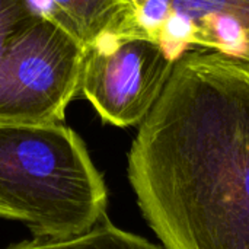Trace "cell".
<instances>
[{
    "instance_id": "cell-1",
    "label": "cell",
    "mask_w": 249,
    "mask_h": 249,
    "mask_svg": "<svg viewBox=\"0 0 249 249\" xmlns=\"http://www.w3.org/2000/svg\"><path fill=\"white\" fill-rule=\"evenodd\" d=\"M128 179L165 249H249V63L184 54L140 124Z\"/></svg>"
},
{
    "instance_id": "cell-2",
    "label": "cell",
    "mask_w": 249,
    "mask_h": 249,
    "mask_svg": "<svg viewBox=\"0 0 249 249\" xmlns=\"http://www.w3.org/2000/svg\"><path fill=\"white\" fill-rule=\"evenodd\" d=\"M108 193L83 140L63 123H0V219L36 239L83 235L107 220Z\"/></svg>"
},
{
    "instance_id": "cell-3",
    "label": "cell",
    "mask_w": 249,
    "mask_h": 249,
    "mask_svg": "<svg viewBox=\"0 0 249 249\" xmlns=\"http://www.w3.org/2000/svg\"><path fill=\"white\" fill-rule=\"evenodd\" d=\"M85 54L51 15L34 18L0 55V123H61L80 95Z\"/></svg>"
},
{
    "instance_id": "cell-4",
    "label": "cell",
    "mask_w": 249,
    "mask_h": 249,
    "mask_svg": "<svg viewBox=\"0 0 249 249\" xmlns=\"http://www.w3.org/2000/svg\"><path fill=\"white\" fill-rule=\"evenodd\" d=\"M177 61L143 36L111 35L86 48L80 95L104 123L140 125L162 95Z\"/></svg>"
},
{
    "instance_id": "cell-5",
    "label": "cell",
    "mask_w": 249,
    "mask_h": 249,
    "mask_svg": "<svg viewBox=\"0 0 249 249\" xmlns=\"http://www.w3.org/2000/svg\"><path fill=\"white\" fill-rule=\"evenodd\" d=\"M125 35L155 41L178 61L190 51L249 63V0H128Z\"/></svg>"
},
{
    "instance_id": "cell-6",
    "label": "cell",
    "mask_w": 249,
    "mask_h": 249,
    "mask_svg": "<svg viewBox=\"0 0 249 249\" xmlns=\"http://www.w3.org/2000/svg\"><path fill=\"white\" fill-rule=\"evenodd\" d=\"M45 12L86 48L111 35H125L131 6L128 0H42Z\"/></svg>"
},
{
    "instance_id": "cell-7",
    "label": "cell",
    "mask_w": 249,
    "mask_h": 249,
    "mask_svg": "<svg viewBox=\"0 0 249 249\" xmlns=\"http://www.w3.org/2000/svg\"><path fill=\"white\" fill-rule=\"evenodd\" d=\"M6 249H163L152 242L118 229L108 220L92 231L66 239H34Z\"/></svg>"
},
{
    "instance_id": "cell-8",
    "label": "cell",
    "mask_w": 249,
    "mask_h": 249,
    "mask_svg": "<svg viewBox=\"0 0 249 249\" xmlns=\"http://www.w3.org/2000/svg\"><path fill=\"white\" fill-rule=\"evenodd\" d=\"M42 12V0H0V55L18 32Z\"/></svg>"
}]
</instances>
